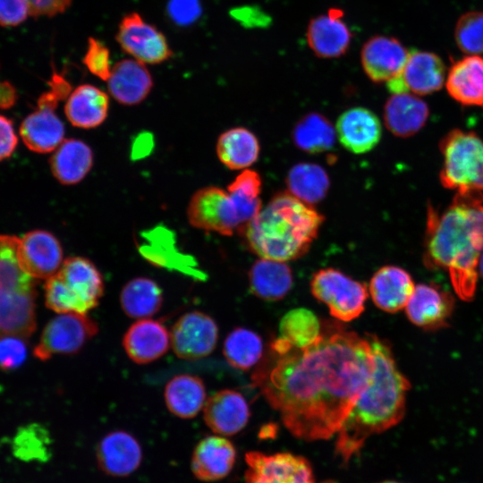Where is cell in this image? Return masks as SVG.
<instances>
[{
	"label": "cell",
	"mask_w": 483,
	"mask_h": 483,
	"mask_svg": "<svg viewBox=\"0 0 483 483\" xmlns=\"http://www.w3.org/2000/svg\"><path fill=\"white\" fill-rule=\"evenodd\" d=\"M445 79V66L441 57L432 52L413 50L400 74L386 85L392 93L425 96L439 90Z\"/></svg>",
	"instance_id": "9a60e30c"
},
{
	"label": "cell",
	"mask_w": 483,
	"mask_h": 483,
	"mask_svg": "<svg viewBox=\"0 0 483 483\" xmlns=\"http://www.w3.org/2000/svg\"><path fill=\"white\" fill-rule=\"evenodd\" d=\"M207 426L220 436L239 433L248 423L250 412L243 395L234 390L224 389L209 397L204 405Z\"/></svg>",
	"instance_id": "ffe728a7"
},
{
	"label": "cell",
	"mask_w": 483,
	"mask_h": 483,
	"mask_svg": "<svg viewBox=\"0 0 483 483\" xmlns=\"http://www.w3.org/2000/svg\"><path fill=\"white\" fill-rule=\"evenodd\" d=\"M123 344L132 361L146 364L159 359L167 352L171 337L161 322L143 318L128 328Z\"/></svg>",
	"instance_id": "d4e9b609"
},
{
	"label": "cell",
	"mask_w": 483,
	"mask_h": 483,
	"mask_svg": "<svg viewBox=\"0 0 483 483\" xmlns=\"http://www.w3.org/2000/svg\"><path fill=\"white\" fill-rule=\"evenodd\" d=\"M163 295L160 287L151 279L138 277L129 281L120 294L124 313L133 318H148L161 308Z\"/></svg>",
	"instance_id": "d590c367"
},
{
	"label": "cell",
	"mask_w": 483,
	"mask_h": 483,
	"mask_svg": "<svg viewBox=\"0 0 483 483\" xmlns=\"http://www.w3.org/2000/svg\"><path fill=\"white\" fill-rule=\"evenodd\" d=\"M454 39L462 52L469 55L483 54V12L461 15L455 24Z\"/></svg>",
	"instance_id": "f35d334b"
},
{
	"label": "cell",
	"mask_w": 483,
	"mask_h": 483,
	"mask_svg": "<svg viewBox=\"0 0 483 483\" xmlns=\"http://www.w3.org/2000/svg\"><path fill=\"white\" fill-rule=\"evenodd\" d=\"M17 99L14 87L6 80H0V108L7 109L13 106Z\"/></svg>",
	"instance_id": "7dc6e473"
},
{
	"label": "cell",
	"mask_w": 483,
	"mask_h": 483,
	"mask_svg": "<svg viewBox=\"0 0 483 483\" xmlns=\"http://www.w3.org/2000/svg\"><path fill=\"white\" fill-rule=\"evenodd\" d=\"M109 97L91 84H81L71 91L64 105L70 123L80 129H93L107 117Z\"/></svg>",
	"instance_id": "f1b7e54d"
},
{
	"label": "cell",
	"mask_w": 483,
	"mask_h": 483,
	"mask_svg": "<svg viewBox=\"0 0 483 483\" xmlns=\"http://www.w3.org/2000/svg\"><path fill=\"white\" fill-rule=\"evenodd\" d=\"M217 157L232 170H245L258 158L260 146L257 136L243 127L224 131L216 142Z\"/></svg>",
	"instance_id": "1f68e13d"
},
{
	"label": "cell",
	"mask_w": 483,
	"mask_h": 483,
	"mask_svg": "<svg viewBox=\"0 0 483 483\" xmlns=\"http://www.w3.org/2000/svg\"><path fill=\"white\" fill-rule=\"evenodd\" d=\"M260 191L233 181L227 189L208 186L198 190L187 208L189 223L195 228L233 235L240 232L262 208Z\"/></svg>",
	"instance_id": "5b68a950"
},
{
	"label": "cell",
	"mask_w": 483,
	"mask_h": 483,
	"mask_svg": "<svg viewBox=\"0 0 483 483\" xmlns=\"http://www.w3.org/2000/svg\"><path fill=\"white\" fill-rule=\"evenodd\" d=\"M236 460L233 443L224 436H208L196 445L191 461L193 475L199 480L214 482L227 477Z\"/></svg>",
	"instance_id": "7402d4cb"
},
{
	"label": "cell",
	"mask_w": 483,
	"mask_h": 483,
	"mask_svg": "<svg viewBox=\"0 0 483 483\" xmlns=\"http://www.w3.org/2000/svg\"><path fill=\"white\" fill-rule=\"evenodd\" d=\"M343 16L341 9L331 8L326 14L310 20L306 37L309 47L318 57L337 58L348 51L352 32Z\"/></svg>",
	"instance_id": "d6986e66"
},
{
	"label": "cell",
	"mask_w": 483,
	"mask_h": 483,
	"mask_svg": "<svg viewBox=\"0 0 483 483\" xmlns=\"http://www.w3.org/2000/svg\"><path fill=\"white\" fill-rule=\"evenodd\" d=\"M478 272L479 273V275H480L482 276V278H483V251H482V253L480 254V257H479V259Z\"/></svg>",
	"instance_id": "c3c4849f"
},
{
	"label": "cell",
	"mask_w": 483,
	"mask_h": 483,
	"mask_svg": "<svg viewBox=\"0 0 483 483\" xmlns=\"http://www.w3.org/2000/svg\"><path fill=\"white\" fill-rule=\"evenodd\" d=\"M244 459L245 483H316L310 462L301 455L250 451Z\"/></svg>",
	"instance_id": "4fadbf2b"
},
{
	"label": "cell",
	"mask_w": 483,
	"mask_h": 483,
	"mask_svg": "<svg viewBox=\"0 0 483 483\" xmlns=\"http://www.w3.org/2000/svg\"><path fill=\"white\" fill-rule=\"evenodd\" d=\"M415 288L411 275L396 266H384L370 279L369 291L380 309L395 313L405 308Z\"/></svg>",
	"instance_id": "484cf974"
},
{
	"label": "cell",
	"mask_w": 483,
	"mask_h": 483,
	"mask_svg": "<svg viewBox=\"0 0 483 483\" xmlns=\"http://www.w3.org/2000/svg\"><path fill=\"white\" fill-rule=\"evenodd\" d=\"M448 94L466 106H483V57L467 55L453 63L446 77Z\"/></svg>",
	"instance_id": "83f0119b"
},
{
	"label": "cell",
	"mask_w": 483,
	"mask_h": 483,
	"mask_svg": "<svg viewBox=\"0 0 483 483\" xmlns=\"http://www.w3.org/2000/svg\"><path fill=\"white\" fill-rule=\"evenodd\" d=\"M320 483H337V482L335 481V480H332V479H326V480H324V481H322Z\"/></svg>",
	"instance_id": "f907efd6"
},
{
	"label": "cell",
	"mask_w": 483,
	"mask_h": 483,
	"mask_svg": "<svg viewBox=\"0 0 483 483\" xmlns=\"http://www.w3.org/2000/svg\"><path fill=\"white\" fill-rule=\"evenodd\" d=\"M223 353L232 367L248 370L262 358V339L252 330L237 327L225 338Z\"/></svg>",
	"instance_id": "8d00e7d4"
},
{
	"label": "cell",
	"mask_w": 483,
	"mask_h": 483,
	"mask_svg": "<svg viewBox=\"0 0 483 483\" xmlns=\"http://www.w3.org/2000/svg\"><path fill=\"white\" fill-rule=\"evenodd\" d=\"M30 15L28 0H0V25L14 27Z\"/></svg>",
	"instance_id": "7bdbcfd3"
},
{
	"label": "cell",
	"mask_w": 483,
	"mask_h": 483,
	"mask_svg": "<svg viewBox=\"0 0 483 483\" xmlns=\"http://www.w3.org/2000/svg\"><path fill=\"white\" fill-rule=\"evenodd\" d=\"M374 367L367 335L323 323L319 338L305 348L275 339L251 381L292 436L327 440L368 386Z\"/></svg>",
	"instance_id": "6da1fadb"
},
{
	"label": "cell",
	"mask_w": 483,
	"mask_h": 483,
	"mask_svg": "<svg viewBox=\"0 0 483 483\" xmlns=\"http://www.w3.org/2000/svg\"><path fill=\"white\" fill-rule=\"evenodd\" d=\"M248 277L250 292L269 301L282 300L291 290L293 279L286 262L262 258L253 263Z\"/></svg>",
	"instance_id": "4dcf8cb0"
},
{
	"label": "cell",
	"mask_w": 483,
	"mask_h": 483,
	"mask_svg": "<svg viewBox=\"0 0 483 483\" xmlns=\"http://www.w3.org/2000/svg\"><path fill=\"white\" fill-rule=\"evenodd\" d=\"M26 338L18 335L0 336V368L13 369L21 365L27 356Z\"/></svg>",
	"instance_id": "b9f144b4"
},
{
	"label": "cell",
	"mask_w": 483,
	"mask_h": 483,
	"mask_svg": "<svg viewBox=\"0 0 483 483\" xmlns=\"http://www.w3.org/2000/svg\"><path fill=\"white\" fill-rule=\"evenodd\" d=\"M454 308L453 296L439 286L415 285L405 312L410 321L424 330H436L447 326Z\"/></svg>",
	"instance_id": "ac0fdd59"
},
{
	"label": "cell",
	"mask_w": 483,
	"mask_h": 483,
	"mask_svg": "<svg viewBox=\"0 0 483 483\" xmlns=\"http://www.w3.org/2000/svg\"><path fill=\"white\" fill-rule=\"evenodd\" d=\"M483 251V194L456 192L441 213L428 208L425 266L448 272L456 294L470 301L476 292Z\"/></svg>",
	"instance_id": "7a4b0ae2"
},
{
	"label": "cell",
	"mask_w": 483,
	"mask_h": 483,
	"mask_svg": "<svg viewBox=\"0 0 483 483\" xmlns=\"http://www.w3.org/2000/svg\"><path fill=\"white\" fill-rule=\"evenodd\" d=\"M165 402L174 415L182 419L193 418L206 402L204 383L193 375L175 376L165 386Z\"/></svg>",
	"instance_id": "d6a6232c"
},
{
	"label": "cell",
	"mask_w": 483,
	"mask_h": 483,
	"mask_svg": "<svg viewBox=\"0 0 483 483\" xmlns=\"http://www.w3.org/2000/svg\"><path fill=\"white\" fill-rule=\"evenodd\" d=\"M104 292L103 277L95 264L82 257L64 260L45 284L46 305L56 313L87 314Z\"/></svg>",
	"instance_id": "52a82bcc"
},
{
	"label": "cell",
	"mask_w": 483,
	"mask_h": 483,
	"mask_svg": "<svg viewBox=\"0 0 483 483\" xmlns=\"http://www.w3.org/2000/svg\"><path fill=\"white\" fill-rule=\"evenodd\" d=\"M19 240L0 234V336L28 338L36 329L37 280L20 263Z\"/></svg>",
	"instance_id": "8992f818"
},
{
	"label": "cell",
	"mask_w": 483,
	"mask_h": 483,
	"mask_svg": "<svg viewBox=\"0 0 483 483\" xmlns=\"http://www.w3.org/2000/svg\"><path fill=\"white\" fill-rule=\"evenodd\" d=\"M170 13L177 22L188 23L199 13L197 0H172L169 5Z\"/></svg>",
	"instance_id": "bcb514c9"
},
{
	"label": "cell",
	"mask_w": 483,
	"mask_h": 483,
	"mask_svg": "<svg viewBox=\"0 0 483 483\" xmlns=\"http://www.w3.org/2000/svg\"><path fill=\"white\" fill-rule=\"evenodd\" d=\"M92 165L93 152L90 147L77 139H64L50 158L51 172L64 185H73L82 181Z\"/></svg>",
	"instance_id": "f546056e"
},
{
	"label": "cell",
	"mask_w": 483,
	"mask_h": 483,
	"mask_svg": "<svg viewBox=\"0 0 483 483\" xmlns=\"http://www.w3.org/2000/svg\"><path fill=\"white\" fill-rule=\"evenodd\" d=\"M171 345L177 357L199 360L216 348L218 327L215 320L200 311H191L178 318L170 333Z\"/></svg>",
	"instance_id": "5bb4252c"
},
{
	"label": "cell",
	"mask_w": 483,
	"mask_h": 483,
	"mask_svg": "<svg viewBox=\"0 0 483 483\" xmlns=\"http://www.w3.org/2000/svg\"><path fill=\"white\" fill-rule=\"evenodd\" d=\"M75 312L61 313L45 326L34 355L47 360L56 354H72L79 352L97 333L96 322Z\"/></svg>",
	"instance_id": "8fae6325"
},
{
	"label": "cell",
	"mask_w": 483,
	"mask_h": 483,
	"mask_svg": "<svg viewBox=\"0 0 483 483\" xmlns=\"http://www.w3.org/2000/svg\"><path fill=\"white\" fill-rule=\"evenodd\" d=\"M72 0H28L30 15L53 17L69 8Z\"/></svg>",
	"instance_id": "ee69618b"
},
{
	"label": "cell",
	"mask_w": 483,
	"mask_h": 483,
	"mask_svg": "<svg viewBox=\"0 0 483 483\" xmlns=\"http://www.w3.org/2000/svg\"><path fill=\"white\" fill-rule=\"evenodd\" d=\"M377 483H402V482H398V481H395V480H384V481H380V482H377Z\"/></svg>",
	"instance_id": "681fc988"
},
{
	"label": "cell",
	"mask_w": 483,
	"mask_h": 483,
	"mask_svg": "<svg viewBox=\"0 0 483 483\" xmlns=\"http://www.w3.org/2000/svg\"><path fill=\"white\" fill-rule=\"evenodd\" d=\"M340 143L350 152L364 154L373 149L382 136L378 117L365 107H352L344 111L335 124Z\"/></svg>",
	"instance_id": "44dd1931"
},
{
	"label": "cell",
	"mask_w": 483,
	"mask_h": 483,
	"mask_svg": "<svg viewBox=\"0 0 483 483\" xmlns=\"http://www.w3.org/2000/svg\"><path fill=\"white\" fill-rule=\"evenodd\" d=\"M106 82L112 97L125 106L141 103L154 86L146 64L130 58L123 59L112 67Z\"/></svg>",
	"instance_id": "cb8c5ba5"
},
{
	"label": "cell",
	"mask_w": 483,
	"mask_h": 483,
	"mask_svg": "<svg viewBox=\"0 0 483 483\" xmlns=\"http://www.w3.org/2000/svg\"><path fill=\"white\" fill-rule=\"evenodd\" d=\"M409 53L402 42L394 37L374 36L362 46L361 66L373 82L387 83L400 74Z\"/></svg>",
	"instance_id": "e0dca14e"
},
{
	"label": "cell",
	"mask_w": 483,
	"mask_h": 483,
	"mask_svg": "<svg viewBox=\"0 0 483 483\" xmlns=\"http://www.w3.org/2000/svg\"><path fill=\"white\" fill-rule=\"evenodd\" d=\"M442 185L455 192L483 191V141L472 131L454 129L440 141Z\"/></svg>",
	"instance_id": "ba28073f"
},
{
	"label": "cell",
	"mask_w": 483,
	"mask_h": 483,
	"mask_svg": "<svg viewBox=\"0 0 483 483\" xmlns=\"http://www.w3.org/2000/svg\"><path fill=\"white\" fill-rule=\"evenodd\" d=\"M18 138L13 122L0 114V161H3L14 152Z\"/></svg>",
	"instance_id": "f6af8a7d"
},
{
	"label": "cell",
	"mask_w": 483,
	"mask_h": 483,
	"mask_svg": "<svg viewBox=\"0 0 483 483\" xmlns=\"http://www.w3.org/2000/svg\"><path fill=\"white\" fill-rule=\"evenodd\" d=\"M321 330L322 324L313 311L295 308L283 316L279 324V337L293 347L305 348L319 338Z\"/></svg>",
	"instance_id": "74e56055"
},
{
	"label": "cell",
	"mask_w": 483,
	"mask_h": 483,
	"mask_svg": "<svg viewBox=\"0 0 483 483\" xmlns=\"http://www.w3.org/2000/svg\"><path fill=\"white\" fill-rule=\"evenodd\" d=\"M82 63L90 73L106 81L111 74V55L108 47L99 39L89 37Z\"/></svg>",
	"instance_id": "60d3db41"
},
{
	"label": "cell",
	"mask_w": 483,
	"mask_h": 483,
	"mask_svg": "<svg viewBox=\"0 0 483 483\" xmlns=\"http://www.w3.org/2000/svg\"><path fill=\"white\" fill-rule=\"evenodd\" d=\"M17 253L23 269L36 280H47L64 262L59 241L44 230L30 231L20 238Z\"/></svg>",
	"instance_id": "2e32d148"
},
{
	"label": "cell",
	"mask_w": 483,
	"mask_h": 483,
	"mask_svg": "<svg viewBox=\"0 0 483 483\" xmlns=\"http://www.w3.org/2000/svg\"><path fill=\"white\" fill-rule=\"evenodd\" d=\"M375 367L370 382L337 432L335 454L342 465L358 454L366 440L396 426L404 417L411 384L399 370L390 345L366 334Z\"/></svg>",
	"instance_id": "3957f363"
},
{
	"label": "cell",
	"mask_w": 483,
	"mask_h": 483,
	"mask_svg": "<svg viewBox=\"0 0 483 483\" xmlns=\"http://www.w3.org/2000/svg\"><path fill=\"white\" fill-rule=\"evenodd\" d=\"M115 39L123 52L144 64H159L174 55L165 34L137 12L121 19Z\"/></svg>",
	"instance_id": "7c38bea8"
},
{
	"label": "cell",
	"mask_w": 483,
	"mask_h": 483,
	"mask_svg": "<svg viewBox=\"0 0 483 483\" xmlns=\"http://www.w3.org/2000/svg\"><path fill=\"white\" fill-rule=\"evenodd\" d=\"M49 89L39 97L37 106L21 123L20 135L31 151L53 152L64 140V125L56 109L61 100L72 91L69 81L54 71L48 81Z\"/></svg>",
	"instance_id": "9c48e42d"
},
{
	"label": "cell",
	"mask_w": 483,
	"mask_h": 483,
	"mask_svg": "<svg viewBox=\"0 0 483 483\" xmlns=\"http://www.w3.org/2000/svg\"><path fill=\"white\" fill-rule=\"evenodd\" d=\"M142 459V450L131 434L116 430L106 435L97 447V462L106 474L124 477L134 472Z\"/></svg>",
	"instance_id": "603a6c76"
},
{
	"label": "cell",
	"mask_w": 483,
	"mask_h": 483,
	"mask_svg": "<svg viewBox=\"0 0 483 483\" xmlns=\"http://www.w3.org/2000/svg\"><path fill=\"white\" fill-rule=\"evenodd\" d=\"M429 109L426 102L411 93H393L384 106V122L394 136H413L426 124Z\"/></svg>",
	"instance_id": "4316f807"
},
{
	"label": "cell",
	"mask_w": 483,
	"mask_h": 483,
	"mask_svg": "<svg viewBox=\"0 0 483 483\" xmlns=\"http://www.w3.org/2000/svg\"><path fill=\"white\" fill-rule=\"evenodd\" d=\"M287 191L302 202L313 206L323 200L329 190L326 171L314 163H298L286 176Z\"/></svg>",
	"instance_id": "836d02e7"
},
{
	"label": "cell",
	"mask_w": 483,
	"mask_h": 483,
	"mask_svg": "<svg viewBox=\"0 0 483 483\" xmlns=\"http://www.w3.org/2000/svg\"><path fill=\"white\" fill-rule=\"evenodd\" d=\"M310 289L313 296L326 304L331 316L339 321L350 322L365 309L366 285L338 269L327 267L317 271L312 275Z\"/></svg>",
	"instance_id": "30bf717a"
},
{
	"label": "cell",
	"mask_w": 483,
	"mask_h": 483,
	"mask_svg": "<svg viewBox=\"0 0 483 483\" xmlns=\"http://www.w3.org/2000/svg\"><path fill=\"white\" fill-rule=\"evenodd\" d=\"M335 127L323 114L309 113L295 124L292 138L295 146L307 153L318 154L330 150L336 139Z\"/></svg>",
	"instance_id": "e575fe53"
},
{
	"label": "cell",
	"mask_w": 483,
	"mask_h": 483,
	"mask_svg": "<svg viewBox=\"0 0 483 483\" xmlns=\"http://www.w3.org/2000/svg\"><path fill=\"white\" fill-rule=\"evenodd\" d=\"M324 220L312 206L284 191L274 195L239 233L259 258L287 262L309 251Z\"/></svg>",
	"instance_id": "277c9868"
},
{
	"label": "cell",
	"mask_w": 483,
	"mask_h": 483,
	"mask_svg": "<svg viewBox=\"0 0 483 483\" xmlns=\"http://www.w3.org/2000/svg\"><path fill=\"white\" fill-rule=\"evenodd\" d=\"M49 436L40 425L33 424L20 429L14 438V453L23 460L46 461L49 453Z\"/></svg>",
	"instance_id": "ab89813d"
}]
</instances>
